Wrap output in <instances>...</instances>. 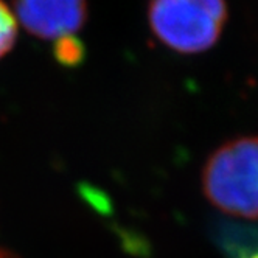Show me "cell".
Returning a JSON list of instances; mask_svg holds the SVG:
<instances>
[{
  "instance_id": "6da1fadb",
  "label": "cell",
  "mask_w": 258,
  "mask_h": 258,
  "mask_svg": "<svg viewBox=\"0 0 258 258\" xmlns=\"http://www.w3.org/2000/svg\"><path fill=\"white\" fill-rule=\"evenodd\" d=\"M202 188L221 212L258 219V136L221 145L207 159Z\"/></svg>"
},
{
  "instance_id": "7a4b0ae2",
  "label": "cell",
  "mask_w": 258,
  "mask_h": 258,
  "mask_svg": "<svg viewBox=\"0 0 258 258\" xmlns=\"http://www.w3.org/2000/svg\"><path fill=\"white\" fill-rule=\"evenodd\" d=\"M226 0H150L148 24L156 39L173 51L210 50L227 22Z\"/></svg>"
},
{
  "instance_id": "3957f363",
  "label": "cell",
  "mask_w": 258,
  "mask_h": 258,
  "mask_svg": "<svg viewBox=\"0 0 258 258\" xmlns=\"http://www.w3.org/2000/svg\"><path fill=\"white\" fill-rule=\"evenodd\" d=\"M14 8L28 33L56 44L75 38L87 17L86 0H14Z\"/></svg>"
},
{
  "instance_id": "277c9868",
  "label": "cell",
  "mask_w": 258,
  "mask_h": 258,
  "mask_svg": "<svg viewBox=\"0 0 258 258\" xmlns=\"http://www.w3.org/2000/svg\"><path fill=\"white\" fill-rule=\"evenodd\" d=\"M17 38V19L10 7L0 0V59L13 48Z\"/></svg>"
},
{
  "instance_id": "5b68a950",
  "label": "cell",
  "mask_w": 258,
  "mask_h": 258,
  "mask_svg": "<svg viewBox=\"0 0 258 258\" xmlns=\"http://www.w3.org/2000/svg\"><path fill=\"white\" fill-rule=\"evenodd\" d=\"M0 258H16V255H13V253L8 252V250L0 249Z\"/></svg>"
},
{
  "instance_id": "8992f818",
  "label": "cell",
  "mask_w": 258,
  "mask_h": 258,
  "mask_svg": "<svg viewBox=\"0 0 258 258\" xmlns=\"http://www.w3.org/2000/svg\"><path fill=\"white\" fill-rule=\"evenodd\" d=\"M246 258H258V252H255V253H252V255H249Z\"/></svg>"
}]
</instances>
